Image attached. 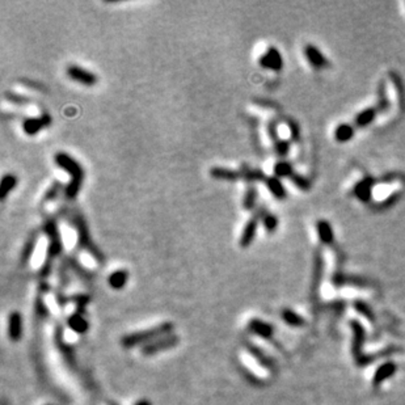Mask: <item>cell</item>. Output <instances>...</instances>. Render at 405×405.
Instances as JSON below:
<instances>
[{"label": "cell", "instance_id": "1", "mask_svg": "<svg viewBox=\"0 0 405 405\" xmlns=\"http://www.w3.org/2000/svg\"><path fill=\"white\" fill-rule=\"evenodd\" d=\"M54 163L70 176V182L66 185L65 195L68 199H75L82 189L83 181H84V169L80 165V163L76 159H74L71 155H68L67 152L55 153Z\"/></svg>", "mask_w": 405, "mask_h": 405}, {"label": "cell", "instance_id": "2", "mask_svg": "<svg viewBox=\"0 0 405 405\" xmlns=\"http://www.w3.org/2000/svg\"><path fill=\"white\" fill-rule=\"evenodd\" d=\"M172 333H174V324L170 323V321H164V323L157 324L155 327L135 330V332H131L129 334H125L121 338V346L123 349H134L136 346L143 347L144 345L150 344V342L157 340V338Z\"/></svg>", "mask_w": 405, "mask_h": 405}, {"label": "cell", "instance_id": "3", "mask_svg": "<svg viewBox=\"0 0 405 405\" xmlns=\"http://www.w3.org/2000/svg\"><path fill=\"white\" fill-rule=\"evenodd\" d=\"M71 222H72V225H74V227L76 228V231H78L79 247H80L82 249H84V251H87L89 255L92 256L93 259L97 260L99 264H102L104 260H105V257H104V255L101 253V251L96 247L95 243L92 242L91 235H89L88 227H87V225H85V222H84V219H83L82 215L74 214L72 215Z\"/></svg>", "mask_w": 405, "mask_h": 405}, {"label": "cell", "instance_id": "4", "mask_svg": "<svg viewBox=\"0 0 405 405\" xmlns=\"http://www.w3.org/2000/svg\"><path fill=\"white\" fill-rule=\"evenodd\" d=\"M350 327L353 329V347H351V351H353V357H354L355 363L358 366L370 364L374 361V357H368V355H366L363 353V344L364 340H366L363 327L355 320L350 321Z\"/></svg>", "mask_w": 405, "mask_h": 405}, {"label": "cell", "instance_id": "5", "mask_svg": "<svg viewBox=\"0 0 405 405\" xmlns=\"http://www.w3.org/2000/svg\"><path fill=\"white\" fill-rule=\"evenodd\" d=\"M44 231L48 236V261L53 262L55 257H58L63 251V243H62L59 228L55 219H48L44 225Z\"/></svg>", "mask_w": 405, "mask_h": 405}, {"label": "cell", "instance_id": "6", "mask_svg": "<svg viewBox=\"0 0 405 405\" xmlns=\"http://www.w3.org/2000/svg\"><path fill=\"white\" fill-rule=\"evenodd\" d=\"M178 344H180V336H177L176 333H172L157 338V340L152 341L150 344L144 345L143 347H140V353L144 357H152V355H156L159 353H163V351L170 350V349L177 346Z\"/></svg>", "mask_w": 405, "mask_h": 405}, {"label": "cell", "instance_id": "7", "mask_svg": "<svg viewBox=\"0 0 405 405\" xmlns=\"http://www.w3.org/2000/svg\"><path fill=\"white\" fill-rule=\"evenodd\" d=\"M243 344H244V349L247 350V353H248V354L251 355L260 366H262V367L266 368V370L270 372H277V370H278V364H277V362L274 361L265 350H262L261 347L257 346V345L253 344V342H251L249 340H244L243 341Z\"/></svg>", "mask_w": 405, "mask_h": 405}, {"label": "cell", "instance_id": "8", "mask_svg": "<svg viewBox=\"0 0 405 405\" xmlns=\"http://www.w3.org/2000/svg\"><path fill=\"white\" fill-rule=\"evenodd\" d=\"M66 74L71 80L76 83H80L82 85H85V87H93V85L97 84L99 82V78L96 74H93L92 71H89L87 68L80 67L78 65H70L66 70Z\"/></svg>", "mask_w": 405, "mask_h": 405}, {"label": "cell", "instance_id": "9", "mask_svg": "<svg viewBox=\"0 0 405 405\" xmlns=\"http://www.w3.org/2000/svg\"><path fill=\"white\" fill-rule=\"evenodd\" d=\"M262 215H264V211H257L252 218L247 222V225L244 226L242 235H240V239H239V245L242 248H248V247L252 245L253 240H255L256 235H257V228H259V223L261 221Z\"/></svg>", "mask_w": 405, "mask_h": 405}, {"label": "cell", "instance_id": "10", "mask_svg": "<svg viewBox=\"0 0 405 405\" xmlns=\"http://www.w3.org/2000/svg\"><path fill=\"white\" fill-rule=\"evenodd\" d=\"M247 330L251 334H255L257 337L266 341H274V327L268 321L253 317L247 324Z\"/></svg>", "mask_w": 405, "mask_h": 405}, {"label": "cell", "instance_id": "11", "mask_svg": "<svg viewBox=\"0 0 405 405\" xmlns=\"http://www.w3.org/2000/svg\"><path fill=\"white\" fill-rule=\"evenodd\" d=\"M259 63L262 68L270 70V71H281L283 68V57L279 50L274 46H270L265 50V53L259 58Z\"/></svg>", "mask_w": 405, "mask_h": 405}, {"label": "cell", "instance_id": "12", "mask_svg": "<svg viewBox=\"0 0 405 405\" xmlns=\"http://www.w3.org/2000/svg\"><path fill=\"white\" fill-rule=\"evenodd\" d=\"M54 342L55 346L58 349V351L62 354V358L65 359L66 363L71 368H76V359H75V350L71 345H68L66 342L65 337H63V332H62L61 327H57L54 334Z\"/></svg>", "mask_w": 405, "mask_h": 405}, {"label": "cell", "instance_id": "13", "mask_svg": "<svg viewBox=\"0 0 405 405\" xmlns=\"http://www.w3.org/2000/svg\"><path fill=\"white\" fill-rule=\"evenodd\" d=\"M53 119L49 116L48 113H44L40 117H29V118H25L23 121V130L24 133L29 136L37 135L41 130L46 129L48 126H50Z\"/></svg>", "mask_w": 405, "mask_h": 405}, {"label": "cell", "instance_id": "14", "mask_svg": "<svg viewBox=\"0 0 405 405\" xmlns=\"http://www.w3.org/2000/svg\"><path fill=\"white\" fill-rule=\"evenodd\" d=\"M7 333L8 338L12 342H19L23 338V334H24V320H23V315L19 311H12L8 315Z\"/></svg>", "mask_w": 405, "mask_h": 405}, {"label": "cell", "instance_id": "15", "mask_svg": "<svg viewBox=\"0 0 405 405\" xmlns=\"http://www.w3.org/2000/svg\"><path fill=\"white\" fill-rule=\"evenodd\" d=\"M304 57L307 58L311 67L315 70H324L329 66V61L325 55L320 51V49L313 46V45H306L304 48Z\"/></svg>", "mask_w": 405, "mask_h": 405}, {"label": "cell", "instance_id": "16", "mask_svg": "<svg viewBox=\"0 0 405 405\" xmlns=\"http://www.w3.org/2000/svg\"><path fill=\"white\" fill-rule=\"evenodd\" d=\"M67 325L76 334H85L89 329V321L85 317V313L79 311H74L67 317Z\"/></svg>", "mask_w": 405, "mask_h": 405}, {"label": "cell", "instance_id": "17", "mask_svg": "<svg viewBox=\"0 0 405 405\" xmlns=\"http://www.w3.org/2000/svg\"><path fill=\"white\" fill-rule=\"evenodd\" d=\"M372 186H374V180L370 177H366L355 184L354 189H353V193H354V195L359 199V201L366 204V202L370 201L372 197Z\"/></svg>", "mask_w": 405, "mask_h": 405}, {"label": "cell", "instance_id": "18", "mask_svg": "<svg viewBox=\"0 0 405 405\" xmlns=\"http://www.w3.org/2000/svg\"><path fill=\"white\" fill-rule=\"evenodd\" d=\"M210 176L215 180H221V181H230V182H234V181L242 180V172L240 170H234V169H228V168L225 167H214L210 169Z\"/></svg>", "mask_w": 405, "mask_h": 405}, {"label": "cell", "instance_id": "19", "mask_svg": "<svg viewBox=\"0 0 405 405\" xmlns=\"http://www.w3.org/2000/svg\"><path fill=\"white\" fill-rule=\"evenodd\" d=\"M129 282V272L126 269H117L108 277V285L112 290H123Z\"/></svg>", "mask_w": 405, "mask_h": 405}, {"label": "cell", "instance_id": "20", "mask_svg": "<svg viewBox=\"0 0 405 405\" xmlns=\"http://www.w3.org/2000/svg\"><path fill=\"white\" fill-rule=\"evenodd\" d=\"M396 372V364L393 362H385L381 366L376 368V371L374 372V378H372V385L378 387L381 383L387 379H389L392 375Z\"/></svg>", "mask_w": 405, "mask_h": 405}, {"label": "cell", "instance_id": "21", "mask_svg": "<svg viewBox=\"0 0 405 405\" xmlns=\"http://www.w3.org/2000/svg\"><path fill=\"white\" fill-rule=\"evenodd\" d=\"M265 184L266 187H268V190L270 191V194H272L273 197H276L277 199H279V201H282V199H285V198L287 197L286 187H285V185L282 184L281 178L276 177V176L266 177Z\"/></svg>", "mask_w": 405, "mask_h": 405}, {"label": "cell", "instance_id": "22", "mask_svg": "<svg viewBox=\"0 0 405 405\" xmlns=\"http://www.w3.org/2000/svg\"><path fill=\"white\" fill-rule=\"evenodd\" d=\"M37 242H38V232L37 231L32 232L27 242H25L23 249H21L20 264L23 266L27 265L28 262H29V260L32 259V256H33L34 253V249L37 247Z\"/></svg>", "mask_w": 405, "mask_h": 405}, {"label": "cell", "instance_id": "23", "mask_svg": "<svg viewBox=\"0 0 405 405\" xmlns=\"http://www.w3.org/2000/svg\"><path fill=\"white\" fill-rule=\"evenodd\" d=\"M378 116V109L376 108H366L362 112H359L354 118L355 127H367L371 125Z\"/></svg>", "mask_w": 405, "mask_h": 405}, {"label": "cell", "instance_id": "24", "mask_svg": "<svg viewBox=\"0 0 405 405\" xmlns=\"http://www.w3.org/2000/svg\"><path fill=\"white\" fill-rule=\"evenodd\" d=\"M355 133V126L351 123H340L336 129H334V139L337 140L338 143H346L349 140L353 139Z\"/></svg>", "mask_w": 405, "mask_h": 405}, {"label": "cell", "instance_id": "25", "mask_svg": "<svg viewBox=\"0 0 405 405\" xmlns=\"http://www.w3.org/2000/svg\"><path fill=\"white\" fill-rule=\"evenodd\" d=\"M281 319H282L289 327L302 328L306 325V320H304L303 317L300 316L299 313H296L295 311L291 310V308H285V310L281 311Z\"/></svg>", "mask_w": 405, "mask_h": 405}, {"label": "cell", "instance_id": "26", "mask_svg": "<svg viewBox=\"0 0 405 405\" xmlns=\"http://www.w3.org/2000/svg\"><path fill=\"white\" fill-rule=\"evenodd\" d=\"M17 181H19L17 176L14 173H6L2 177V182H0V199L2 201H6L7 195L16 187Z\"/></svg>", "mask_w": 405, "mask_h": 405}, {"label": "cell", "instance_id": "27", "mask_svg": "<svg viewBox=\"0 0 405 405\" xmlns=\"http://www.w3.org/2000/svg\"><path fill=\"white\" fill-rule=\"evenodd\" d=\"M317 228V236L320 239V242L323 244H330L334 240V234L333 228L330 226L328 221H319L316 225Z\"/></svg>", "mask_w": 405, "mask_h": 405}, {"label": "cell", "instance_id": "28", "mask_svg": "<svg viewBox=\"0 0 405 405\" xmlns=\"http://www.w3.org/2000/svg\"><path fill=\"white\" fill-rule=\"evenodd\" d=\"M66 264H67V265L70 266L72 270H74V273H75L76 276L80 277V278L84 279V281H91V279L93 278L92 272H89L88 269H85L84 266L80 265L76 259H72V257H70V259L66 260Z\"/></svg>", "mask_w": 405, "mask_h": 405}, {"label": "cell", "instance_id": "29", "mask_svg": "<svg viewBox=\"0 0 405 405\" xmlns=\"http://www.w3.org/2000/svg\"><path fill=\"white\" fill-rule=\"evenodd\" d=\"M257 201V189L253 185H249L248 189L245 190L244 198H243V208L245 210H253Z\"/></svg>", "mask_w": 405, "mask_h": 405}, {"label": "cell", "instance_id": "30", "mask_svg": "<svg viewBox=\"0 0 405 405\" xmlns=\"http://www.w3.org/2000/svg\"><path fill=\"white\" fill-rule=\"evenodd\" d=\"M294 174L293 172V165L289 163V161H278V163L274 165V176L278 178L282 177H291Z\"/></svg>", "mask_w": 405, "mask_h": 405}, {"label": "cell", "instance_id": "31", "mask_svg": "<svg viewBox=\"0 0 405 405\" xmlns=\"http://www.w3.org/2000/svg\"><path fill=\"white\" fill-rule=\"evenodd\" d=\"M242 180L248 181V182H256V181H265V174L262 173L259 169H252V168H243L242 170Z\"/></svg>", "mask_w": 405, "mask_h": 405}, {"label": "cell", "instance_id": "32", "mask_svg": "<svg viewBox=\"0 0 405 405\" xmlns=\"http://www.w3.org/2000/svg\"><path fill=\"white\" fill-rule=\"evenodd\" d=\"M261 221H262V225H264V227H265L266 231L270 232V234L276 231L277 227H278L279 221L274 214H268V213H264Z\"/></svg>", "mask_w": 405, "mask_h": 405}, {"label": "cell", "instance_id": "33", "mask_svg": "<svg viewBox=\"0 0 405 405\" xmlns=\"http://www.w3.org/2000/svg\"><path fill=\"white\" fill-rule=\"evenodd\" d=\"M321 272H323V264H321V259L317 257L316 259V264H315V274H313V282H312V295L317 293V289H319V283H320V278H321Z\"/></svg>", "mask_w": 405, "mask_h": 405}, {"label": "cell", "instance_id": "34", "mask_svg": "<svg viewBox=\"0 0 405 405\" xmlns=\"http://www.w3.org/2000/svg\"><path fill=\"white\" fill-rule=\"evenodd\" d=\"M61 189H62V185L59 184V182H54V184L51 185V186L49 187L48 190H46V193H45L44 201L45 202L54 201L55 198H57V195L59 194V191H61Z\"/></svg>", "mask_w": 405, "mask_h": 405}, {"label": "cell", "instance_id": "35", "mask_svg": "<svg viewBox=\"0 0 405 405\" xmlns=\"http://www.w3.org/2000/svg\"><path fill=\"white\" fill-rule=\"evenodd\" d=\"M354 304L355 310H357L358 312L362 313L364 317H367L370 321L374 320V312H372V310L370 308V306H367V304L363 303V302H355Z\"/></svg>", "mask_w": 405, "mask_h": 405}, {"label": "cell", "instance_id": "36", "mask_svg": "<svg viewBox=\"0 0 405 405\" xmlns=\"http://www.w3.org/2000/svg\"><path fill=\"white\" fill-rule=\"evenodd\" d=\"M72 300H74V303L76 304L75 311L85 313V307H87V304H88V302H89V296L84 295V294H79V295L74 296Z\"/></svg>", "mask_w": 405, "mask_h": 405}, {"label": "cell", "instance_id": "37", "mask_svg": "<svg viewBox=\"0 0 405 405\" xmlns=\"http://www.w3.org/2000/svg\"><path fill=\"white\" fill-rule=\"evenodd\" d=\"M289 150H290V144L287 140H283V139H278L276 142V151L277 153H278L279 156H286L287 153H289Z\"/></svg>", "mask_w": 405, "mask_h": 405}, {"label": "cell", "instance_id": "38", "mask_svg": "<svg viewBox=\"0 0 405 405\" xmlns=\"http://www.w3.org/2000/svg\"><path fill=\"white\" fill-rule=\"evenodd\" d=\"M291 180H293L294 184L299 187V189H302V190H308V187H310V182H308L307 178H304L303 176H299V174L294 173L293 176H291Z\"/></svg>", "mask_w": 405, "mask_h": 405}, {"label": "cell", "instance_id": "39", "mask_svg": "<svg viewBox=\"0 0 405 405\" xmlns=\"http://www.w3.org/2000/svg\"><path fill=\"white\" fill-rule=\"evenodd\" d=\"M4 97H6L8 101L16 102V104H21V105L31 101V100L28 99V97H24V96H21V95H16V93H12V92H6Z\"/></svg>", "mask_w": 405, "mask_h": 405}, {"label": "cell", "instance_id": "40", "mask_svg": "<svg viewBox=\"0 0 405 405\" xmlns=\"http://www.w3.org/2000/svg\"><path fill=\"white\" fill-rule=\"evenodd\" d=\"M134 405H152V402L150 400H147V398H142V400H139V401L135 402Z\"/></svg>", "mask_w": 405, "mask_h": 405}]
</instances>
